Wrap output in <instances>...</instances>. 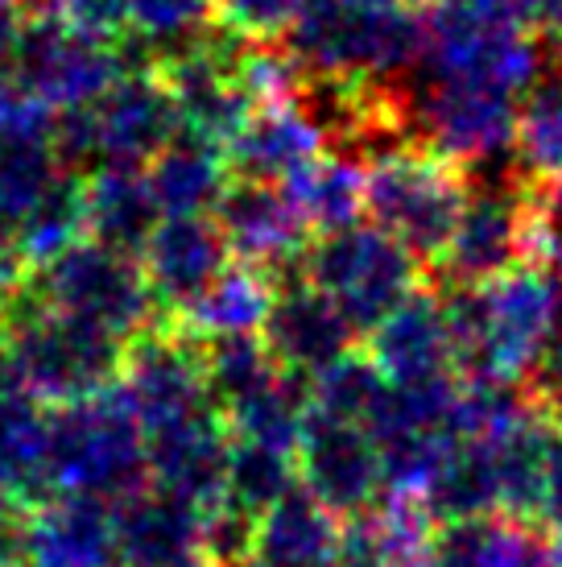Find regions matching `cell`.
Masks as SVG:
<instances>
[{"mask_svg": "<svg viewBox=\"0 0 562 567\" xmlns=\"http://www.w3.org/2000/svg\"><path fill=\"white\" fill-rule=\"evenodd\" d=\"M533 522H542L554 535L562 530V419L550 423L547 464H542V488H538V514H533Z\"/></svg>", "mask_w": 562, "mask_h": 567, "instance_id": "obj_37", "label": "cell"}, {"mask_svg": "<svg viewBox=\"0 0 562 567\" xmlns=\"http://www.w3.org/2000/svg\"><path fill=\"white\" fill-rule=\"evenodd\" d=\"M538 212H542V249H562V174L547 178L538 190Z\"/></svg>", "mask_w": 562, "mask_h": 567, "instance_id": "obj_39", "label": "cell"}, {"mask_svg": "<svg viewBox=\"0 0 562 567\" xmlns=\"http://www.w3.org/2000/svg\"><path fill=\"white\" fill-rule=\"evenodd\" d=\"M298 452L273 447V443H249L232 440V460H228V497L249 505L257 514H266L269 505H278L290 488H298Z\"/></svg>", "mask_w": 562, "mask_h": 567, "instance_id": "obj_32", "label": "cell"}, {"mask_svg": "<svg viewBox=\"0 0 562 567\" xmlns=\"http://www.w3.org/2000/svg\"><path fill=\"white\" fill-rule=\"evenodd\" d=\"M162 204L145 166H104L87 190V224L95 240L121 252H140L162 224Z\"/></svg>", "mask_w": 562, "mask_h": 567, "instance_id": "obj_23", "label": "cell"}, {"mask_svg": "<svg viewBox=\"0 0 562 567\" xmlns=\"http://www.w3.org/2000/svg\"><path fill=\"white\" fill-rule=\"evenodd\" d=\"M211 216L232 245V257L261 269L290 261L311 240V228L298 216L290 190L281 183H269V178L232 174L228 187L219 190Z\"/></svg>", "mask_w": 562, "mask_h": 567, "instance_id": "obj_13", "label": "cell"}, {"mask_svg": "<svg viewBox=\"0 0 562 567\" xmlns=\"http://www.w3.org/2000/svg\"><path fill=\"white\" fill-rule=\"evenodd\" d=\"M95 125V158L104 166H149L178 137V112L162 71L116 75L100 100L87 104Z\"/></svg>", "mask_w": 562, "mask_h": 567, "instance_id": "obj_12", "label": "cell"}, {"mask_svg": "<svg viewBox=\"0 0 562 567\" xmlns=\"http://www.w3.org/2000/svg\"><path fill=\"white\" fill-rule=\"evenodd\" d=\"M66 9L75 17V25L92 38H116L125 33L133 0H66Z\"/></svg>", "mask_w": 562, "mask_h": 567, "instance_id": "obj_38", "label": "cell"}, {"mask_svg": "<svg viewBox=\"0 0 562 567\" xmlns=\"http://www.w3.org/2000/svg\"><path fill=\"white\" fill-rule=\"evenodd\" d=\"M219 21V0H133L128 25L157 50L162 66Z\"/></svg>", "mask_w": 562, "mask_h": 567, "instance_id": "obj_33", "label": "cell"}, {"mask_svg": "<svg viewBox=\"0 0 562 567\" xmlns=\"http://www.w3.org/2000/svg\"><path fill=\"white\" fill-rule=\"evenodd\" d=\"M121 390L145 431L216 410L207 394L199 336H190L178 319H166L157 328L140 331L137 340H128Z\"/></svg>", "mask_w": 562, "mask_h": 567, "instance_id": "obj_9", "label": "cell"}, {"mask_svg": "<svg viewBox=\"0 0 562 567\" xmlns=\"http://www.w3.org/2000/svg\"><path fill=\"white\" fill-rule=\"evenodd\" d=\"M323 150H327L323 133L306 121V112L298 109L290 95V100H266L249 112V121L228 142V166L232 174L290 183Z\"/></svg>", "mask_w": 562, "mask_h": 567, "instance_id": "obj_18", "label": "cell"}, {"mask_svg": "<svg viewBox=\"0 0 562 567\" xmlns=\"http://www.w3.org/2000/svg\"><path fill=\"white\" fill-rule=\"evenodd\" d=\"M278 286L261 266L236 261L207 286V295L187 307L178 323L190 336H232V331H261L269 319Z\"/></svg>", "mask_w": 562, "mask_h": 567, "instance_id": "obj_25", "label": "cell"}, {"mask_svg": "<svg viewBox=\"0 0 562 567\" xmlns=\"http://www.w3.org/2000/svg\"><path fill=\"white\" fill-rule=\"evenodd\" d=\"M406 4H414V9H418V4H435V0H406Z\"/></svg>", "mask_w": 562, "mask_h": 567, "instance_id": "obj_44", "label": "cell"}, {"mask_svg": "<svg viewBox=\"0 0 562 567\" xmlns=\"http://www.w3.org/2000/svg\"><path fill=\"white\" fill-rule=\"evenodd\" d=\"M302 278L340 302L360 336L422 290V261L381 224L356 220L314 233L302 249Z\"/></svg>", "mask_w": 562, "mask_h": 567, "instance_id": "obj_4", "label": "cell"}, {"mask_svg": "<svg viewBox=\"0 0 562 567\" xmlns=\"http://www.w3.org/2000/svg\"><path fill=\"white\" fill-rule=\"evenodd\" d=\"M554 278H559V290H562V249H554Z\"/></svg>", "mask_w": 562, "mask_h": 567, "instance_id": "obj_43", "label": "cell"}, {"mask_svg": "<svg viewBox=\"0 0 562 567\" xmlns=\"http://www.w3.org/2000/svg\"><path fill=\"white\" fill-rule=\"evenodd\" d=\"M533 402L525 394L521 378H464L455 398L451 435L459 440H500L521 419L533 414Z\"/></svg>", "mask_w": 562, "mask_h": 567, "instance_id": "obj_30", "label": "cell"}, {"mask_svg": "<svg viewBox=\"0 0 562 567\" xmlns=\"http://www.w3.org/2000/svg\"><path fill=\"white\" fill-rule=\"evenodd\" d=\"M199 505L174 497L166 488L145 485L125 497L112 514L116 530V564L121 567H166L183 555L199 551Z\"/></svg>", "mask_w": 562, "mask_h": 567, "instance_id": "obj_19", "label": "cell"}, {"mask_svg": "<svg viewBox=\"0 0 562 567\" xmlns=\"http://www.w3.org/2000/svg\"><path fill=\"white\" fill-rule=\"evenodd\" d=\"M38 567H112L116 564V530L112 514L95 497H75L59 505L38 530Z\"/></svg>", "mask_w": 562, "mask_h": 567, "instance_id": "obj_27", "label": "cell"}, {"mask_svg": "<svg viewBox=\"0 0 562 567\" xmlns=\"http://www.w3.org/2000/svg\"><path fill=\"white\" fill-rule=\"evenodd\" d=\"M368 357L381 364L389 381L435 378V373H459L455 369L451 328L443 316V299L435 290H414L406 302H397L368 336Z\"/></svg>", "mask_w": 562, "mask_h": 567, "instance_id": "obj_17", "label": "cell"}, {"mask_svg": "<svg viewBox=\"0 0 562 567\" xmlns=\"http://www.w3.org/2000/svg\"><path fill=\"white\" fill-rule=\"evenodd\" d=\"M145 174H149L157 204H162L166 216H199V212L216 207L219 190L228 187V178H232V166H228V150L223 145L178 133L145 166Z\"/></svg>", "mask_w": 562, "mask_h": 567, "instance_id": "obj_22", "label": "cell"}, {"mask_svg": "<svg viewBox=\"0 0 562 567\" xmlns=\"http://www.w3.org/2000/svg\"><path fill=\"white\" fill-rule=\"evenodd\" d=\"M538 190H468L451 240L435 261L438 286H485L542 249Z\"/></svg>", "mask_w": 562, "mask_h": 567, "instance_id": "obj_6", "label": "cell"}, {"mask_svg": "<svg viewBox=\"0 0 562 567\" xmlns=\"http://www.w3.org/2000/svg\"><path fill=\"white\" fill-rule=\"evenodd\" d=\"M42 456L50 476L95 502H125L149 485V443L137 410L128 406L121 385L95 398L66 402L59 423L50 426Z\"/></svg>", "mask_w": 562, "mask_h": 567, "instance_id": "obj_3", "label": "cell"}, {"mask_svg": "<svg viewBox=\"0 0 562 567\" xmlns=\"http://www.w3.org/2000/svg\"><path fill=\"white\" fill-rule=\"evenodd\" d=\"M128 357V340L112 328L83 316H42L33 328H25L21 364L38 394L79 402L121 385Z\"/></svg>", "mask_w": 562, "mask_h": 567, "instance_id": "obj_8", "label": "cell"}, {"mask_svg": "<svg viewBox=\"0 0 562 567\" xmlns=\"http://www.w3.org/2000/svg\"><path fill=\"white\" fill-rule=\"evenodd\" d=\"M261 336H266L269 352L281 369H298L311 378L319 369H327L331 361L347 357L356 340H364L356 323L340 311V302L327 299L311 282L278 286Z\"/></svg>", "mask_w": 562, "mask_h": 567, "instance_id": "obj_15", "label": "cell"}, {"mask_svg": "<svg viewBox=\"0 0 562 567\" xmlns=\"http://www.w3.org/2000/svg\"><path fill=\"white\" fill-rule=\"evenodd\" d=\"M385 390H389V378L381 373V364L368 352L352 348L347 357L331 361L327 369H319L311 378V410L368 426Z\"/></svg>", "mask_w": 562, "mask_h": 567, "instance_id": "obj_29", "label": "cell"}, {"mask_svg": "<svg viewBox=\"0 0 562 567\" xmlns=\"http://www.w3.org/2000/svg\"><path fill=\"white\" fill-rule=\"evenodd\" d=\"M554 567H562V530L554 535Z\"/></svg>", "mask_w": 562, "mask_h": 567, "instance_id": "obj_42", "label": "cell"}, {"mask_svg": "<svg viewBox=\"0 0 562 567\" xmlns=\"http://www.w3.org/2000/svg\"><path fill=\"white\" fill-rule=\"evenodd\" d=\"M418 502L435 522L476 518V514L500 509L497 440H459L455 435Z\"/></svg>", "mask_w": 562, "mask_h": 567, "instance_id": "obj_21", "label": "cell"}, {"mask_svg": "<svg viewBox=\"0 0 562 567\" xmlns=\"http://www.w3.org/2000/svg\"><path fill=\"white\" fill-rule=\"evenodd\" d=\"M521 385L530 402L550 419H562V319L559 328L550 331L547 340L538 344V352L530 357L525 373H521Z\"/></svg>", "mask_w": 562, "mask_h": 567, "instance_id": "obj_36", "label": "cell"}, {"mask_svg": "<svg viewBox=\"0 0 562 567\" xmlns=\"http://www.w3.org/2000/svg\"><path fill=\"white\" fill-rule=\"evenodd\" d=\"M468 204V183L459 162L435 150H402L368 166L364 216L406 245L422 266H435L451 240L459 212Z\"/></svg>", "mask_w": 562, "mask_h": 567, "instance_id": "obj_5", "label": "cell"}, {"mask_svg": "<svg viewBox=\"0 0 562 567\" xmlns=\"http://www.w3.org/2000/svg\"><path fill=\"white\" fill-rule=\"evenodd\" d=\"M207 394L219 414H228L236 402L257 394L281 364L273 361L261 331H232V336H199Z\"/></svg>", "mask_w": 562, "mask_h": 567, "instance_id": "obj_28", "label": "cell"}, {"mask_svg": "<svg viewBox=\"0 0 562 567\" xmlns=\"http://www.w3.org/2000/svg\"><path fill=\"white\" fill-rule=\"evenodd\" d=\"M294 199L298 216L306 220L311 233H327V228H344L364 216V195H368V166L352 154L340 150H323L311 166L281 183Z\"/></svg>", "mask_w": 562, "mask_h": 567, "instance_id": "obj_24", "label": "cell"}, {"mask_svg": "<svg viewBox=\"0 0 562 567\" xmlns=\"http://www.w3.org/2000/svg\"><path fill=\"white\" fill-rule=\"evenodd\" d=\"M46 286L59 311L95 319L125 340H137L140 331L157 328L166 316L157 307L140 261L104 240H83V245H66L63 252H54Z\"/></svg>", "mask_w": 562, "mask_h": 567, "instance_id": "obj_7", "label": "cell"}, {"mask_svg": "<svg viewBox=\"0 0 562 567\" xmlns=\"http://www.w3.org/2000/svg\"><path fill=\"white\" fill-rule=\"evenodd\" d=\"M228 266H232V245L219 233L211 212L162 216L149 245L140 249V269L166 319H178L187 307H195Z\"/></svg>", "mask_w": 562, "mask_h": 567, "instance_id": "obj_11", "label": "cell"}, {"mask_svg": "<svg viewBox=\"0 0 562 567\" xmlns=\"http://www.w3.org/2000/svg\"><path fill=\"white\" fill-rule=\"evenodd\" d=\"M459 378H521L538 344L562 319L554 269L538 261L509 269L485 286H443Z\"/></svg>", "mask_w": 562, "mask_h": 567, "instance_id": "obj_1", "label": "cell"}, {"mask_svg": "<svg viewBox=\"0 0 562 567\" xmlns=\"http://www.w3.org/2000/svg\"><path fill=\"white\" fill-rule=\"evenodd\" d=\"M426 47V17L406 0H306L281 50L302 75L385 83L406 75Z\"/></svg>", "mask_w": 562, "mask_h": 567, "instance_id": "obj_2", "label": "cell"}, {"mask_svg": "<svg viewBox=\"0 0 562 567\" xmlns=\"http://www.w3.org/2000/svg\"><path fill=\"white\" fill-rule=\"evenodd\" d=\"M306 0H219V21L257 42L281 38Z\"/></svg>", "mask_w": 562, "mask_h": 567, "instance_id": "obj_35", "label": "cell"}, {"mask_svg": "<svg viewBox=\"0 0 562 567\" xmlns=\"http://www.w3.org/2000/svg\"><path fill=\"white\" fill-rule=\"evenodd\" d=\"M533 13H538V25L562 33V0H533Z\"/></svg>", "mask_w": 562, "mask_h": 567, "instance_id": "obj_40", "label": "cell"}, {"mask_svg": "<svg viewBox=\"0 0 562 567\" xmlns=\"http://www.w3.org/2000/svg\"><path fill=\"white\" fill-rule=\"evenodd\" d=\"M517 145L542 183L562 174V63H542L530 92L521 95Z\"/></svg>", "mask_w": 562, "mask_h": 567, "instance_id": "obj_31", "label": "cell"}, {"mask_svg": "<svg viewBox=\"0 0 562 567\" xmlns=\"http://www.w3.org/2000/svg\"><path fill=\"white\" fill-rule=\"evenodd\" d=\"M340 514L298 485L261 514L252 567H335Z\"/></svg>", "mask_w": 562, "mask_h": 567, "instance_id": "obj_20", "label": "cell"}, {"mask_svg": "<svg viewBox=\"0 0 562 567\" xmlns=\"http://www.w3.org/2000/svg\"><path fill=\"white\" fill-rule=\"evenodd\" d=\"M306 414H311V373L278 369L257 394H249L244 402H236V406L223 414V423L232 431V440L273 443V447L298 452Z\"/></svg>", "mask_w": 562, "mask_h": 567, "instance_id": "obj_26", "label": "cell"}, {"mask_svg": "<svg viewBox=\"0 0 562 567\" xmlns=\"http://www.w3.org/2000/svg\"><path fill=\"white\" fill-rule=\"evenodd\" d=\"M166 567H211V564H207V559H204L199 551H190V555H183V559H174V564H166Z\"/></svg>", "mask_w": 562, "mask_h": 567, "instance_id": "obj_41", "label": "cell"}, {"mask_svg": "<svg viewBox=\"0 0 562 567\" xmlns=\"http://www.w3.org/2000/svg\"><path fill=\"white\" fill-rule=\"evenodd\" d=\"M257 538H261V514L240 505L236 497H216L204 505L199 518V555L211 567H252L257 555Z\"/></svg>", "mask_w": 562, "mask_h": 567, "instance_id": "obj_34", "label": "cell"}, {"mask_svg": "<svg viewBox=\"0 0 562 567\" xmlns=\"http://www.w3.org/2000/svg\"><path fill=\"white\" fill-rule=\"evenodd\" d=\"M298 481L314 493L331 514L352 518L385 497V464L381 443L364 423H347L323 410L306 414L298 440Z\"/></svg>", "mask_w": 562, "mask_h": 567, "instance_id": "obj_10", "label": "cell"}, {"mask_svg": "<svg viewBox=\"0 0 562 567\" xmlns=\"http://www.w3.org/2000/svg\"><path fill=\"white\" fill-rule=\"evenodd\" d=\"M149 443V485L166 488L190 505H211L228 488L232 431L219 410L183 419V423L145 431Z\"/></svg>", "mask_w": 562, "mask_h": 567, "instance_id": "obj_14", "label": "cell"}, {"mask_svg": "<svg viewBox=\"0 0 562 567\" xmlns=\"http://www.w3.org/2000/svg\"><path fill=\"white\" fill-rule=\"evenodd\" d=\"M426 567H554V530L504 509L435 522Z\"/></svg>", "mask_w": 562, "mask_h": 567, "instance_id": "obj_16", "label": "cell"}]
</instances>
